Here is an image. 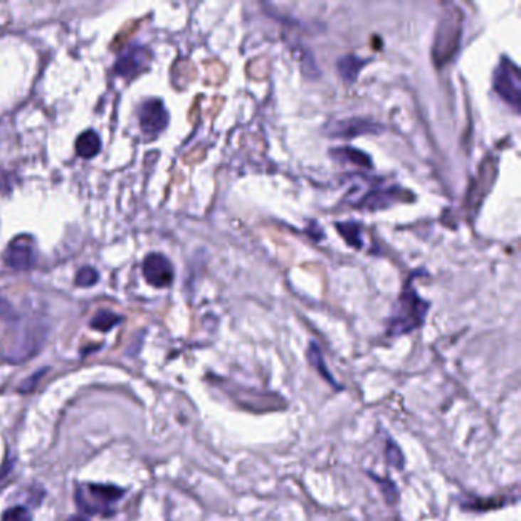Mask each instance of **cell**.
Masks as SVG:
<instances>
[{
    "label": "cell",
    "instance_id": "cell-7",
    "mask_svg": "<svg viewBox=\"0 0 521 521\" xmlns=\"http://www.w3.org/2000/svg\"><path fill=\"white\" fill-rule=\"evenodd\" d=\"M140 126L144 133L156 135L162 132L169 124V112H167L161 100H147L141 104L140 112Z\"/></svg>",
    "mask_w": 521,
    "mask_h": 521
},
{
    "label": "cell",
    "instance_id": "cell-4",
    "mask_svg": "<svg viewBox=\"0 0 521 521\" xmlns=\"http://www.w3.org/2000/svg\"><path fill=\"white\" fill-rule=\"evenodd\" d=\"M494 88L500 97L512 104L515 110L520 109V72L510 60L507 61L503 58L502 63L497 68L494 75Z\"/></svg>",
    "mask_w": 521,
    "mask_h": 521
},
{
    "label": "cell",
    "instance_id": "cell-16",
    "mask_svg": "<svg viewBox=\"0 0 521 521\" xmlns=\"http://www.w3.org/2000/svg\"><path fill=\"white\" fill-rule=\"evenodd\" d=\"M387 461L394 468H402L404 466L402 453H401L399 448L396 446L393 442H390L389 446H387Z\"/></svg>",
    "mask_w": 521,
    "mask_h": 521
},
{
    "label": "cell",
    "instance_id": "cell-6",
    "mask_svg": "<svg viewBox=\"0 0 521 521\" xmlns=\"http://www.w3.org/2000/svg\"><path fill=\"white\" fill-rule=\"evenodd\" d=\"M142 275L154 288H167L174 278L173 265L169 258L158 253L145 257L142 263Z\"/></svg>",
    "mask_w": 521,
    "mask_h": 521
},
{
    "label": "cell",
    "instance_id": "cell-10",
    "mask_svg": "<svg viewBox=\"0 0 521 521\" xmlns=\"http://www.w3.org/2000/svg\"><path fill=\"white\" fill-rule=\"evenodd\" d=\"M121 321H122V317L117 315L115 312L100 310L95 315H93V318L90 321V327L100 330V332H109L113 327H117Z\"/></svg>",
    "mask_w": 521,
    "mask_h": 521
},
{
    "label": "cell",
    "instance_id": "cell-2",
    "mask_svg": "<svg viewBox=\"0 0 521 521\" xmlns=\"http://www.w3.org/2000/svg\"><path fill=\"white\" fill-rule=\"evenodd\" d=\"M462 11H458V9L446 11L443 14L433 49L434 63H437V66H442L456 54L462 36Z\"/></svg>",
    "mask_w": 521,
    "mask_h": 521
},
{
    "label": "cell",
    "instance_id": "cell-15",
    "mask_svg": "<svg viewBox=\"0 0 521 521\" xmlns=\"http://www.w3.org/2000/svg\"><path fill=\"white\" fill-rule=\"evenodd\" d=\"M46 370H48V369H41V370L36 372L34 374H31L29 378H26L22 384H20L19 391H20V393H31V391H34V390L37 389V385L40 384L41 378L45 377Z\"/></svg>",
    "mask_w": 521,
    "mask_h": 521
},
{
    "label": "cell",
    "instance_id": "cell-14",
    "mask_svg": "<svg viewBox=\"0 0 521 521\" xmlns=\"http://www.w3.org/2000/svg\"><path fill=\"white\" fill-rule=\"evenodd\" d=\"M2 521H33V515H31L29 509L25 506H14L6 509Z\"/></svg>",
    "mask_w": 521,
    "mask_h": 521
},
{
    "label": "cell",
    "instance_id": "cell-9",
    "mask_svg": "<svg viewBox=\"0 0 521 521\" xmlns=\"http://www.w3.org/2000/svg\"><path fill=\"white\" fill-rule=\"evenodd\" d=\"M75 150L78 156L86 159L97 156L101 150V140L98 137V133L95 130L83 132L75 142Z\"/></svg>",
    "mask_w": 521,
    "mask_h": 521
},
{
    "label": "cell",
    "instance_id": "cell-3",
    "mask_svg": "<svg viewBox=\"0 0 521 521\" xmlns=\"http://www.w3.org/2000/svg\"><path fill=\"white\" fill-rule=\"evenodd\" d=\"M124 497V489L113 485L88 483L75 491L77 505L88 514L110 512V506Z\"/></svg>",
    "mask_w": 521,
    "mask_h": 521
},
{
    "label": "cell",
    "instance_id": "cell-13",
    "mask_svg": "<svg viewBox=\"0 0 521 521\" xmlns=\"http://www.w3.org/2000/svg\"><path fill=\"white\" fill-rule=\"evenodd\" d=\"M309 359L312 362V366H315L318 369V372L322 374V377L327 378V381L332 382L337 387L335 381H333V378L329 374L327 367H325V362H322V357H321V353H320V350H318V347L315 346V344H312L310 349H309Z\"/></svg>",
    "mask_w": 521,
    "mask_h": 521
},
{
    "label": "cell",
    "instance_id": "cell-17",
    "mask_svg": "<svg viewBox=\"0 0 521 521\" xmlns=\"http://www.w3.org/2000/svg\"><path fill=\"white\" fill-rule=\"evenodd\" d=\"M68 521H89V520L85 518V517H81V515H72V517H69Z\"/></svg>",
    "mask_w": 521,
    "mask_h": 521
},
{
    "label": "cell",
    "instance_id": "cell-8",
    "mask_svg": "<svg viewBox=\"0 0 521 521\" xmlns=\"http://www.w3.org/2000/svg\"><path fill=\"white\" fill-rule=\"evenodd\" d=\"M150 52L144 46H130L118 57L115 72L121 77H135L149 65Z\"/></svg>",
    "mask_w": 521,
    "mask_h": 521
},
{
    "label": "cell",
    "instance_id": "cell-12",
    "mask_svg": "<svg viewBox=\"0 0 521 521\" xmlns=\"http://www.w3.org/2000/svg\"><path fill=\"white\" fill-rule=\"evenodd\" d=\"M100 278V274L97 273L95 269L90 268V266H85L81 268L78 273H77V277H75V285L80 286V288H88V286H93L97 285V281Z\"/></svg>",
    "mask_w": 521,
    "mask_h": 521
},
{
    "label": "cell",
    "instance_id": "cell-1",
    "mask_svg": "<svg viewBox=\"0 0 521 521\" xmlns=\"http://www.w3.org/2000/svg\"><path fill=\"white\" fill-rule=\"evenodd\" d=\"M426 309H428V303L419 298L413 288L405 289L390 320L391 335H402V333L419 327L425 320Z\"/></svg>",
    "mask_w": 521,
    "mask_h": 521
},
{
    "label": "cell",
    "instance_id": "cell-5",
    "mask_svg": "<svg viewBox=\"0 0 521 521\" xmlns=\"http://www.w3.org/2000/svg\"><path fill=\"white\" fill-rule=\"evenodd\" d=\"M5 263L17 270L29 269L36 263V246L34 238L31 236L22 234L13 238L6 246L4 253Z\"/></svg>",
    "mask_w": 521,
    "mask_h": 521
},
{
    "label": "cell",
    "instance_id": "cell-11",
    "mask_svg": "<svg viewBox=\"0 0 521 521\" xmlns=\"http://www.w3.org/2000/svg\"><path fill=\"white\" fill-rule=\"evenodd\" d=\"M364 61L361 58H357L355 56H347L338 61V69L341 72L342 78L347 81H353L358 77V72L362 68Z\"/></svg>",
    "mask_w": 521,
    "mask_h": 521
}]
</instances>
